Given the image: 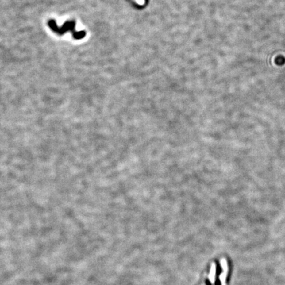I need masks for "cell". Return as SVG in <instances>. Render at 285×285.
<instances>
[{
    "mask_svg": "<svg viewBox=\"0 0 285 285\" xmlns=\"http://www.w3.org/2000/svg\"><path fill=\"white\" fill-rule=\"evenodd\" d=\"M216 264V273H215V280H214V285H222L221 282L219 279V276L222 273V268L220 264V262L218 260L215 261Z\"/></svg>",
    "mask_w": 285,
    "mask_h": 285,
    "instance_id": "obj_1",
    "label": "cell"
},
{
    "mask_svg": "<svg viewBox=\"0 0 285 285\" xmlns=\"http://www.w3.org/2000/svg\"><path fill=\"white\" fill-rule=\"evenodd\" d=\"M229 273H228L227 275V277H226V283H229V281H230V277H231V273H232V264H231V261L230 260H229Z\"/></svg>",
    "mask_w": 285,
    "mask_h": 285,
    "instance_id": "obj_2",
    "label": "cell"
},
{
    "mask_svg": "<svg viewBox=\"0 0 285 285\" xmlns=\"http://www.w3.org/2000/svg\"><path fill=\"white\" fill-rule=\"evenodd\" d=\"M205 284L206 285H212L211 282L210 281V280L209 279H207L205 280Z\"/></svg>",
    "mask_w": 285,
    "mask_h": 285,
    "instance_id": "obj_3",
    "label": "cell"
}]
</instances>
